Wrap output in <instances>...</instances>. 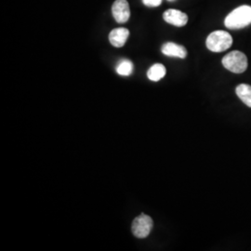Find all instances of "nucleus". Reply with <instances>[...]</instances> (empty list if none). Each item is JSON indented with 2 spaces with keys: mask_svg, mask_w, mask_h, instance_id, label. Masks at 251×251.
Returning a JSON list of instances; mask_svg holds the SVG:
<instances>
[{
  "mask_svg": "<svg viewBox=\"0 0 251 251\" xmlns=\"http://www.w3.org/2000/svg\"><path fill=\"white\" fill-rule=\"evenodd\" d=\"M225 26L228 29L238 30L251 25V7L243 5L233 9L225 20Z\"/></svg>",
  "mask_w": 251,
  "mask_h": 251,
  "instance_id": "obj_1",
  "label": "nucleus"
},
{
  "mask_svg": "<svg viewBox=\"0 0 251 251\" xmlns=\"http://www.w3.org/2000/svg\"><path fill=\"white\" fill-rule=\"evenodd\" d=\"M232 44L233 37L228 32L223 30L212 32L206 38V48L212 52L225 51L231 48Z\"/></svg>",
  "mask_w": 251,
  "mask_h": 251,
  "instance_id": "obj_2",
  "label": "nucleus"
},
{
  "mask_svg": "<svg viewBox=\"0 0 251 251\" xmlns=\"http://www.w3.org/2000/svg\"><path fill=\"white\" fill-rule=\"evenodd\" d=\"M248 58L245 54L234 50L226 54L223 59V65L227 70L234 74H242L248 68Z\"/></svg>",
  "mask_w": 251,
  "mask_h": 251,
  "instance_id": "obj_3",
  "label": "nucleus"
},
{
  "mask_svg": "<svg viewBox=\"0 0 251 251\" xmlns=\"http://www.w3.org/2000/svg\"><path fill=\"white\" fill-rule=\"evenodd\" d=\"M152 225L153 223L150 216L141 214L132 223V233L138 238H145L151 233Z\"/></svg>",
  "mask_w": 251,
  "mask_h": 251,
  "instance_id": "obj_4",
  "label": "nucleus"
},
{
  "mask_svg": "<svg viewBox=\"0 0 251 251\" xmlns=\"http://www.w3.org/2000/svg\"><path fill=\"white\" fill-rule=\"evenodd\" d=\"M112 12L118 24H124L130 17L129 5L126 0H116L112 7Z\"/></svg>",
  "mask_w": 251,
  "mask_h": 251,
  "instance_id": "obj_5",
  "label": "nucleus"
},
{
  "mask_svg": "<svg viewBox=\"0 0 251 251\" xmlns=\"http://www.w3.org/2000/svg\"><path fill=\"white\" fill-rule=\"evenodd\" d=\"M163 19L166 23L177 27L184 26L188 23L187 14L178 9H168L164 12Z\"/></svg>",
  "mask_w": 251,
  "mask_h": 251,
  "instance_id": "obj_6",
  "label": "nucleus"
},
{
  "mask_svg": "<svg viewBox=\"0 0 251 251\" xmlns=\"http://www.w3.org/2000/svg\"><path fill=\"white\" fill-rule=\"evenodd\" d=\"M129 36V31L126 28L113 29L109 34V41L116 48H121L125 45Z\"/></svg>",
  "mask_w": 251,
  "mask_h": 251,
  "instance_id": "obj_7",
  "label": "nucleus"
},
{
  "mask_svg": "<svg viewBox=\"0 0 251 251\" xmlns=\"http://www.w3.org/2000/svg\"><path fill=\"white\" fill-rule=\"evenodd\" d=\"M162 53L169 57H177L179 59H184L187 56V50L183 46L178 45L176 43L168 42L162 46Z\"/></svg>",
  "mask_w": 251,
  "mask_h": 251,
  "instance_id": "obj_8",
  "label": "nucleus"
},
{
  "mask_svg": "<svg viewBox=\"0 0 251 251\" xmlns=\"http://www.w3.org/2000/svg\"><path fill=\"white\" fill-rule=\"evenodd\" d=\"M235 92L238 98L241 100L247 106L251 108V86L248 84H240L239 86H237Z\"/></svg>",
  "mask_w": 251,
  "mask_h": 251,
  "instance_id": "obj_9",
  "label": "nucleus"
},
{
  "mask_svg": "<svg viewBox=\"0 0 251 251\" xmlns=\"http://www.w3.org/2000/svg\"><path fill=\"white\" fill-rule=\"evenodd\" d=\"M166 75V67L161 63H155L150 67L147 72V76L150 80L159 81Z\"/></svg>",
  "mask_w": 251,
  "mask_h": 251,
  "instance_id": "obj_10",
  "label": "nucleus"
},
{
  "mask_svg": "<svg viewBox=\"0 0 251 251\" xmlns=\"http://www.w3.org/2000/svg\"><path fill=\"white\" fill-rule=\"evenodd\" d=\"M133 71V64L128 60H123L122 62L118 63L117 66V72L118 75L127 76L130 75Z\"/></svg>",
  "mask_w": 251,
  "mask_h": 251,
  "instance_id": "obj_11",
  "label": "nucleus"
},
{
  "mask_svg": "<svg viewBox=\"0 0 251 251\" xmlns=\"http://www.w3.org/2000/svg\"><path fill=\"white\" fill-rule=\"evenodd\" d=\"M143 3H144L145 6L147 7H158L160 6L162 3V0H143Z\"/></svg>",
  "mask_w": 251,
  "mask_h": 251,
  "instance_id": "obj_12",
  "label": "nucleus"
},
{
  "mask_svg": "<svg viewBox=\"0 0 251 251\" xmlns=\"http://www.w3.org/2000/svg\"><path fill=\"white\" fill-rule=\"evenodd\" d=\"M169 1H171V2H172V1H175V0H169Z\"/></svg>",
  "mask_w": 251,
  "mask_h": 251,
  "instance_id": "obj_13",
  "label": "nucleus"
}]
</instances>
